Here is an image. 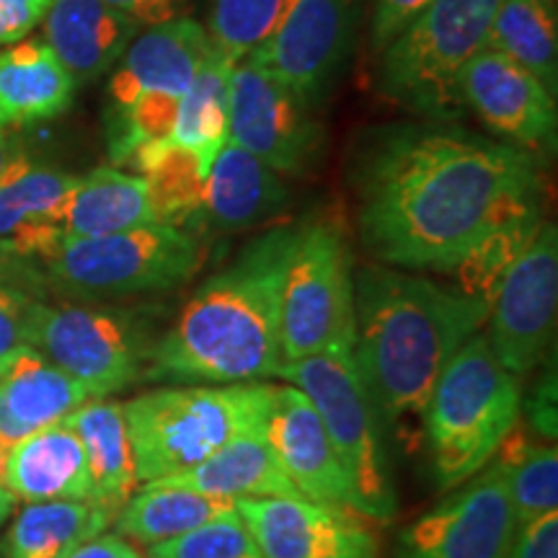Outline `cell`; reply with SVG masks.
I'll return each instance as SVG.
<instances>
[{
    "mask_svg": "<svg viewBox=\"0 0 558 558\" xmlns=\"http://www.w3.org/2000/svg\"><path fill=\"white\" fill-rule=\"evenodd\" d=\"M288 199L279 173L228 140L207 173L205 220L220 233H243L277 218Z\"/></svg>",
    "mask_w": 558,
    "mask_h": 558,
    "instance_id": "21",
    "label": "cell"
},
{
    "mask_svg": "<svg viewBox=\"0 0 558 558\" xmlns=\"http://www.w3.org/2000/svg\"><path fill=\"white\" fill-rule=\"evenodd\" d=\"M9 450L11 445H5L3 439H0V486H3V473H5V458H9Z\"/></svg>",
    "mask_w": 558,
    "mask_h": 558,
    "instance_id": "47",
    "label": "cell"
},
{
    "mask_svg": "<svg viewBox=\"0 0 558 558\" xmlns=\"http://www.w3.org/2000/svg\"><path fill=\"white\" fill-rule=\"evenodd\" d=\"M488 47L558 90V0H499Z\"/></svg>",
    "mask_w": 558,
    "mask_h": 558,
    "instance_id": "32",
    "label": "cell"
},
{
    "mask_svg": "<svg viewBox=\"0 0 558 558\" xmlns=\"http://www.w3.org/2000/svg\"><path fill=\"white\" fill-rule=\"evenodd\" d=\"M352 186L369 254L429 271H452L488 228L543 199L533 153L432 120L362 132Z\"/></svg>",
    "mask_w": 558,
    "mask_h": 558,
    "instance_id": "1",
    "label": "cell"
},
{
    "mask_svg": "<svg viewBox=\"0 0 558 558\" xmlns=\"http://www.w3.org/2000/svg\"><path fill=\"white\" fill-rule=\"evenodd\" d=\"M37 300L21 288L0 284V375L19 357L24 349L32 347V313Z\"/></svg>",
    "mask_w": 558,
    "mask_h": 558,
    "instance_id": "38",
    "label": "cell"
},
{
    "mask_svg": "<svg viewBox=\"0 0 558 558\" xmlns=\"http://www.w3.org/2000/svg\"><path fill=\"white\" fill-rule=\"evenodd\" d=\"M460 99L514 148L533 153L556 145V96L530 70L494 47L469 62L460 78Z\"/></svg>",
    "mask_w": 558,
    "mask_h": 558,
    "instance_id": "16",
    "label": "cell"
},
{
    "mask_svg": "<svg viewBox=\"0 0 558 558\" xmlns=\"http://www.w3.org/2000/svg\"><path fill=\"white\" fill-rule=\"evenodd\" d=\"M29 341L41 357L78 380L90 399L132 386L145 354L128 318L81 305H34Z\"/></svg>",
    "mask_w": 558,
    "mask_h": 558,
    "instance_id": "11",
    "label": "cell"
},
{
    "mask_svg": "<svg viewBox=\"0 0 558 558\" xmlns=\"http://www.w3.org/2000/svg\"><path fill=\"white\" fill-rule=\"evenodd\" d=\"M213 50L199 21L181 16L143 29L117 62L109 81L107 109L128 107L143 94L184 96Z\"/></svg>",
    "mask_w": 558,
    "mask_h": 558,
    "instance_id": "18",
    "label": "cell"
},
{
    "mask_svg": "<svg viewBox=\"0 0 558 558\" xmlns=\"http://www.w3.org/2000/svg\"><path fill=\"white\" fill-rule=\"evenodd\" d=\"M88 399L78 380L41 357L37 349H24L0 375V439L16 445L62 422Z\"/></svg>",
    "mask_w": 558,
    "mask_h": 558,
    "instance_id": "22",
    "label": "cell"
},
{
    "mask_svg": "<svg viewBox=\"0 0 558 558\" xmlns=\"http://www.w3.org/2000/svg\"><path fill=\"white\" fill-rule=\"evenodd\" d=\"M235 501L207 497L184 486L145 484L117 514V535L143 546L173 541L233 512Z\"/></svg>",
    "mask_w": 558,
    "mask_h": 558,
    "instance_id": "29",
    "label": "cell"
},
{
    "mask_svg": "<svg viewBox=\"0 0 558 558\" xmlns=\"http://www.w3.org/2000/svg\"><path fill=\"white\" fill-rule=\"evenodd\" d=\"M233 68L235 62H230L226 54L213 47L194 75L192 86L179 101L171 140L190 148L199 158L205 173H209L222 145L228 143V101Z\"/></svg>",
    "mask_w": 558,
    "mask_h": 558,
    "instance_id": "31",
    "label": "cell"
},
{
    "mask_svg": "<svg viewBox=\"0 0 558 558\" xmlns=\"http://www.w3.org/2000/svg\"><path fill=\"white\" fill-rule=\"evenodd\" d=\"M111 514L94 499L34 501L13 520L3 541L5 558H68L107 530Z\"/></svg>",
    "mask_w": 558,
    "mask_h": 558,
    "instance_id": "28",
    "label": "cell"
},
{
    "mask_svg": "<svg viewBox=\"0 0 558 558\" xmlns=\"http://www.w3.org/2000/svg\"><path fill=\"white\" fill-rule=\"evenodd\" d=\"M279 344L284 362L354 352V259L341 228L329 220L298 230L282 282Z\"/></svg>",
    "mask_w": 558,
    "mask_h": 558,
    "instance_id": "9",
    "label": "cell"
},
{
    "mask_svg": "<svg viewBox=\"0 0 558 558\" xmlns=\"http://www.w3.org/2000/svg\"><path fill=\"white\" fill-rule=\"evenodd\" d=\"M298 230H267L199 284L150 349L153 380L233 386L279 375V303Z\"/></svg>",
    "mask_w": 558,
    "mask_h": 558,
    "instance_id": "3",
    "label": "cell"
},
{
    "mask_svg": "<svg viewBox=\"0 0 558 558\" xmlns=\"http://www.w3.org/2000/svg\"><path fill=\"white\" fill-rule=\"evenodd\" d=\"M21 156V150L13 145V140L9 137V132L0 130V173H3L9 166Z\"/></svg>",
    "mask_w": 558,
    "mask_h": 558,
    "instance_id": "45",
    "label": "cell"
},
{
    "mask_svg": "<svg viewBox=\"0 0 558 558\" xmlns=\"http://www.w3.org/2000/svg\"><path fill=\"white\" fill-rule=\"evenodd\" d=\"M509 492L518 530L558 512V452L554 442H533L514 427L492 458Z\"/></svg>",
    "mask_w": 558,
    "mask_h": 558,
    "instance_id": "34",
    "label": "cell"
},
{
    "mask_svg": "<svg viewBox=\"0 0 558 558\" xmlns=\"http://www.w3.org/2000/svg\"><path fill=\"white\" fill-rule=\"evenodd\" d=\"M179 101V96L169 94H143L128 107L107 109V153L111 166H128L143 145L169 140L177 124Z\"/></svg>",
    "mask_w": 558,
    "mask_h": 558,
    "instance_id": "35",
    "label": "cell"
},
{
    "mask_svg": "<svg viewBox=\"0 0 558 558\" xmlns=\"http://www.w3.org/2000/svg\"><path fill=\"white\" fill-rule=\"evenodd\" d=\"M75 90V81L45 41L26 39L0 50V130L65 114Z\"/></svg>",
    "mask_w": 558,
    "mask_h": 558,
    "instance_id": "24",
    "label": "cell"
},
{
    "mask_svg": "<svg viewBox=\"0 0 558 558\" xmlns=\"http://www.w3.org/2000/svg\"><path fill=\"white\" fill-rule=\"evenodd\" d=\"M290 0H213L209 41L230 62L248 58L269 37Z\"/></svg>",
    "mask_w": 558,
    "mask_h": 558,
    "instance_id": "36",
    "label": "cell"
},
{
    "mask_svg": "<svg viewBox=\"0 0 558 558\" xmlns=\"http://www.w3.org/2000/svg\"><path fill=\"white\" fill-rule=\"evenodd\" d=\"M107 3L114 5L117 11L128 13L140 29H148V26L186 16L192 0H107Z\"/></svg>",
    "mask_w": 558,
    "mask_h": 558,
    "instance_id": "42",
    "label": "cell"
},
{
    "mask_svg": "<svg viewBox=\"0 0 558 558\" xmlns=\"http://www.w3.org/2000/svg\"><path fill=\"white\" fill-rule=\"evenodd\" d=\"M45 45L62 62L75 86L99 81L117 68L140 26L107 0H52L45 21Z\"/></svg>",
    "mask_w": 558,
    "mask_h": 558,
    "instance_id": "20",
    "label": "cell"
},
{
    "mask_svg": "<svg viewBox=\"0 0 558 558\" xmlns=\"http://www.w3.org/2000/svg\"><path fill=\"white\" fill-rule=\"evenodd\" d=\"M62 424H68L83 445L90 476V499L107 509L114 520L120 509L135 497L140 484L122 403L88 399L62 418Z\"/></svg>",
    "mask_w": 558,
    "mask_h": 558,
    "instance_id": "26",
    "label": "cell"
},
{
    "mask_svg": "<svg viewBox=\"0 0 558 558\" xmlns=\"http://www.w3.org/2000/svg\"><path fill=\"white\" fill-rule=\"evenodd\" d=\"M264 437L300 497L354 509L352 486L341 469L318 409L295 386H271Z\"/></svg>",
    "mask_w": 558,
    "mask_h": 558,
    "instance_id": "17",
    "label": "cell"
},
{
    "mask_svg": "<svg viewBox=\"0 0 558 558\" xmlns=\"http://www.w3.org/2000/svg\"><path fill=\"white\" fill-rule=\"evenodd\" d=\"M486 318V305L458 288L380 264L354 269V362L380 422L409 456L424 445L437 378Z\"/></svg>",
    "mask_w": 558,
    "mask_h": 558,
    "instance_id": "2",
    "label": "cell"
},
{
    "mask_svg": "<svg viewBox=\"0 0 558 558\" xmlns=\"http://www.w3.org/2000/svg\"><path fill=\"white\" fill-rule=\"evenodd\" d=\"M507 558H558V512L520 527Z\"/></svg>",
    "mask_w": 558,
    "mask_h": 558,
    "instance_id": "41",
    "label": "cell"
},
{
    "mask_svg": "<svg viewBox=\"0 0 558 558\" xmlns=\"http://www.w3.org/2000/svg\"><path fill=\"white\" fill-rule=\"evenodd\" d=\"M68 558H140V554L122 535H96Z\"/></svg>",
    "mask_w": 558,
    "mask_h": 558,
    "instance_id": "43",
    "label": "cell"
},
{
    "mask_svg": "<svg viewBox=\"0 0 558 558\" xmlns=\"http://www.w3.org/2000/svg\"><path fill=\"white\" fill-rule=\"evenodd\" d=\"M558 308V230L543 222L518 264L507 271L494 298L488 347L499 365L525 375L546 354L556 329Z\"/></svg>",
    "mask_w": 558,
    "mask_h": 558,
    "instance_id": "13",
    "label": "cell"
},
{
    "mask_svg": "<svg viewBox=\"0 0 558 558\" xmlns=\"http://www.w3.org/2000/svg\"><path fill=\"white\" fill-rule=\"evenodd\" d=\"M148 558H264L241 514L228 512L192 533L148 548Z\"/></svg>",
    "mask_w": 558,
    "mask_h": 558,
    "instance_id": "37",
    "label": "cell"
},
{
    "mask_svg": "<svg viewBox=\"0 0 558 558\" xmlns=\"http://www.w3.org/2000/svg\"><path fill=\"white\" fill-rule=\"evenodd\" d=\"M128 166L148 184L160 226L190 230L192 222L205 220L207 173L190 148L173 143L171 137L148 143L130 158Z\"/></svg>",
    "mask_w": 558,
    "mask_h": 558,
    "instance_id": "30",
    "label": "cell"
},
{
    "mask_svg": "<svg viewBox=\"0 0 558 558\" xmlns=\"http://www.w3.org/2000/svg\"><path fill=\"white\" fill-rule=\"evenodd\" d=\"M3 486L26 505L90 499V476L81 439L68 424H52L11 445Z\"/></svg>",
    "mask_w": 558,
    "mask_h": 558,
    "instance_id": "23",
    "label": "cell"
},
{
    "mask_svg": "<svg viewBox=\"0 0 558 558\" xmlns=\"http://www.w3.org/2000/svg\"><path fill=\"white\" fill-rule=\"evenodd\" d=\"M78 177L19 156L0 173V248L45 259L62 239L65 202Z\"/></svg>",
    "mask_w": 558,
    "mask_h": 558,
    "instance_id": "19",
    "label": "cell"
},
{
    "mask_svg": "<svg viewBox=\"0 0 558 558\" xmlns=\"http://www.w3.org/2000/svg\"><path fill=\"white\" fill-rule=\"evenodd\" d=\"M246 522L264 558H380V546L354 509L303 497L241 499Z\"/></svg>",
    "mask_w": 558,
    "mask_h": 558,
    "instance_id": "15",
    "label": "cell"
},
{
    "mask_svg": "<svg viewBox=\"0 0 558 558\" xmlns=\"http://www.w3.org/2000/svg\"><path fill=\"white\" fill-rule=\"evenodd\" d=\"M153 484L194 488L207 497L228 501L300 497L262 429L243 432L194 469L179 476L153 481Z\"/></svg>",
    "mask_w": 558,
    "mask_h": 558,
    "instance_id": "25",
    "label": "cell"
},
{
    "mask_svg": "<svg viewBox=\"0 0 558 558\" xmlns=\"http://www.w3.org/2000/svg\"><path fill=\"white\" fill-rule=\"evenodd\" d=\"M271 383L160 388L122 403L137 478L179 476L226 448L243 432L262 429Z\"/></svg>",
    "mask_w": 558,
    "mask_h": 558,
    "instance_id": "5",
    "label": "cell"
},
{
    "mask_svg": "<svg viewBox=\"0 0 558 558\" xmlns=\"http://www.w3.org/2000/svg\"><path fill=\"white\" fill-rule=\"evenodd\" d=\"M499 0H432L378 54L375 88L418 120L463 114L460 78L488 47Z\"/></svg>",
    "mask_w": 558,
    "mask_h": 558,
    "instance_id": "6",
    "label": "cell"
},
{
    "mask_svg": "<svg viewBox=\"0 0 558 558\" xmlns=\"http://www.w3.org/2000/svg\"><path fill=\"white\" fill-rule=\"evenodd\" d=\"M518 535L509 492L488 463L403 530L399 558H507Z\"/></svg>",
    "mask_w": 558,
    "mask_h": 558,
    "instance_id": "14",
    "label": "cell"
},
{
    "mask_svg": "<svg viewBox=\"0 0 558 558\" xmlns=\"http://www.w3.org/2000/svg\"><path fill=\"white\" fill-rule=\"evenodd\" d=\"M520 414V378L499 365L486 333L476 331L445 365L424 411L437 486L450 492L484 471Z\"/></svg>",
    "mask_w": 558,
    "mask_h": 558,
    "instance_id": "4",
    "label": "cell"
},
{
    "mask_svg": "<svg viewBox=\"0 0 558 558\" xmlns=\"http://www.w3.org/2000/svg\"><path fill=\"white\" fill-rule=\"evenodd\" d=\"M432 0H373L369 16V41L375 54H380L407 26L422 13Z\"/></svg>",
    "mask_w": 558,
    "mask_h": 558,
    "instance_id": "39",
    "label": "cell"
},
{
    "mask_svg": "<svg viewBox=\"0 0 558 558\" xmlns=\"http://www.w3.org/2000/svg\"><path fill=\"white\" fill-rule=\"evenodd\" d=\"M26 259H19V256L9 254V251L0 248V284H9V288H16L21 279H29L32 275L26 271Z\"/></svg>",
    "mask_w": 558,
    "mask_h": 558,
    "instance_id": "44",
    "label": "cell"
},
{
    "mask_svg": "<svg viewBox=\"0 0 558 558\" xmlns=\"http://www.w3.org/2000/svg\"><path fill=\"white\" fill-rule=\"evenodd\" d=\"M228 140L277 173L298 177L316 163L324 130L316 109L259 62L243 58L230 73Z\"/></svg>",
    "mask_w": 558,
    "mask_h": 558,
    "instance_id": "10",
    "label": "cell"
},
{
    "mask_svg": "<svg viewBox=\"0 0 558 558\" xmlns=\"http://www.w3.org/2000/svg\"><path fill=\"white\" fill-rule=\"evenodd\" d=\"M150 222L158 220L145 179L101 166L75 181L62 215V239H94Z\"/></svg>",
    "mask_w": 558,
    "mask_h": 558,
    "instance_id": "27",
    "label": "cell"
},
{
    "mask_svg": "<svg viewBox=\"0 0 558 558\" xmlns=\"http://www.w3.org/2000/svg\"><path fill=\"white\" fill-rule=\"evenodd\" d=\"M52 0H0V47L24 41L45 21Z\"/></svg>",
    "mask_w": 558,
    "mask_h": 558,
    "instance_id": "40",
    "label": "cell"
},
{
    "mask_svg": "<svg viewBox=\"0 0 558 558\" xmlns=\"http://www.w3.org/2000/svg\"><path fill=\"white\" fill-rule=\"evenodd\" d=\"M279 378L303 390L318 409L352 486L354 512L375 522L393 520L396 486L383 445V422L354 352H320L284 362Z\"/></svg>",
    "mask_w": 558,
    "mask_h": 558,
    "instance_id": "7",
    "label": "cell"
},
{
    "mask_svg": "<svg viewBox=\"0 0 558 558\" xmlns=\"http://www.w3.org/2000/svg\"><path fill=\"white\" fill-rule=\"evenodd\" d=\"M13 505H16V497H13L9 488L0 486V525L9 520V514L13 512Z\"/></svg>",
    "mask_w": 558,
    "mask_h": 558,
    "instance_id": "46",
    "label": "cell"
},
{
    "mask_svg": "<svg viewBox=\"0 0 558 558\" xmlns=\"http://www.w3.org/2000/svg\"><path fill=\"white\" fill-rule=\"evenodd\" d=\"M362 9L365 0H290L248 58L316 109L347 65Z\"/></svg>",
    "mask_w": 558,
    "mask_h": 558,
    "instance_id": "12",
    "label": "cell"
},
{
    "mask_svg": "<svg viewBox=\"0 0 558 558\" xmlns=\"http://www.w3.org/2000/svg\"><path fill=\"white\" fill-rule=\"evenodd\" d=\"M543 222V205H530L488 228L450 271L458 277V290L492 311L499 284L538 235Z\"/></svg>",
    "mask_w": 558,
    "mask_h": 558,
    "instance_id": "33",
    "label": "cell"
},
{
    "mask_svg": "<svg viewBox=\"0 0 558 558\" xmlns=\"http://www.w3.org/2000/svg\"><path fill=\"white\" fill-rule=\"evenodd\" d=\"M205 248L192 230L140 226L94 239H60L45 256L54 282L90 298H128L181 288L197 275Z\"/></svg>",
    "mask_w": 558,
    "mask_h": 558,
    "instance_id": "8",
    "label": "cell"
}]
</instances>
